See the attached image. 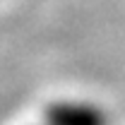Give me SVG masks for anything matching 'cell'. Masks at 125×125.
<instances>
[{
	"label": "cell",
	"mask_w": 125,
	"mask_h": 125,
	"mask_svg": "<svg viewBox=\"0 0 125 125\" xmlns=\"http://www.w3.org/2000/svg\"><path fill=\"white\" fill-rule=\"evenodd\" d=\"M43 125H108L106 113L89 101H55L43 113Z\"/></svg>",
	"instance_id": "6da1fadb"
}]
</instances>
